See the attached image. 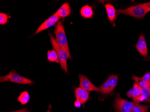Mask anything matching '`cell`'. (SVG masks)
Listing matches in <instances>:
<instances>
[{"label":"cell","mask_w":150,"mask_h":112,"mask_svg":"<svg viewBox=\"0 0 150 112\" xmlns=\"http://www.w3.org/2000/svg\"><path fill=\"white\" fill-rule=\"evenodd\" d=\"M132 79L135 81V82L138 84L140 87L142 89H145V90L149 91L150 89V84L146 82L145 81L142 80V78H139L137 76L133 75L132 77Z\"/></svg>","instance_id":"obj_15"},{"label":"cell","mask_w":150,"mask_h":112,"mask_svg":"<svg viewBox=\"0 0 150 112\" xmlns=\"http://www.w3.org/2000/svg\"><path fill=\"white\" fill-rule=\"evenodd\" d=\"M144 5L145 6L146 8V11L148 13L150 11V1L149 2H146V3H144Z\"/></svg>","instance_id":"obj_23"},{"label":"cell","mask_w":150,"mask_h":112,"mask_svg":"<svg viewBox=\"0 0 150 112\" xmlns=\"http://www.w3.org/2000/svg\"><path fill=\"white\" fill-rule=\"evenodd\" d=\"M0 81L1 82H11L21 85H32L33 81L31 80L18 75L14 70H12L6 75L1 76Z\"/></svg>","instance_id":"obj_4"},{"label":"cell","mask_w":150,"mask_h":112,"mask_svg":"<svg viewBox=\"0 0 150 112\" xmlns=\"http://www.w3.org/2000/svg\"><path fill=\"white\" fill-rule=\"evenodd\" d=\"M8 16L6 13H0V24L4 25L8 21Z\"/></svg>","instance_id":"obj_21"},{"label":"cell","mask_w":150,"mask_h":112,"mask_svg":"<svg viewBox=\"0 0 150 112\" xmlns=\"http://www.w3.org/2000/svg\"><path fill=\"white\" fill-rule=\"evenodd\" d=\"M50 39L52 44V46L54 47V49L57 52L59 57V63L61 68L65 72H68L67 66V59H70L69 55L66 51L59 44L56 39L52 36L51 33H49Z\"/></svg>","instance_id":"obj_1"},{"label":"cell","mask_w":150,"mask_h":112,"mask_svg":"<svg viewBox=\"0 0 150 112\" xmlns=\"http://www.w3.org/2000/svg\"><path fill=\"white\" fill-rule=\"evenodd\" d=\"M60 18L55 13L54 15L46 19L44 22L41 24V25L38 28L34 35L38 34L39 33L42 32L46 29H48L50 27H51L52 26L55 25L56 23H58Z\"/></svg>","instance_id":"obj_7"},{"label":"cell","mask_w":150,"mask_h":112,"mask_svg":"<svg viewBox=\"0 0 150 112\" xmlns=\"http://www.w3.org/2000/svg\"><path fill=\"white\" fill-rule=\"evenodd\" d=\"M141 93L140 101H145L147 102H150V93L149 91L141 88Z\"/></svg>","instance_id":"obj_19"},{"label":"cell","mask_w":150,"mask_h":112,"mask_svg":"<svg viewBox=\"0 0 150 112\" xmlns=\"http://www.w3.org/2000/svg\"><path fill=\"white\" fill-rule=\"evenodd\" d=\"M150 108V106L140 105L139 104L135 103L130 112H147Z\"/></svg>","instance_id":"obj_18"},{"label":"cell","mask_w":150,"mask_h":112,"mask_svg":"<svg viewBox=\"0 0 150 112\" xmlns=\"http://www.w3.org/2000/svg\"><path fill=\"white\" fill-rule=\"evenodd\" d=\"M149 92H150V90H149Z\"/></svg>","instance_id":"obj_28"},{"label":"cell","mask_w":150,"mask_h":112,"mask_svg":"<svg viewBox=\"0 0 150 112\" xmlns=\"http://www.w3.org/2000/svg\"><path fill=\"white\" fill-rule=\"evenodd\" d=\"M98 88L100 89V92L104 94H110L111 93L110 87L107 81L104 82Z\"/></svg>","instance_id":"obj_20"},{"label":"cell","mask_w":150,"mask_h":112,"mask_svg":"<svg viewBox=\"0 0 150 112\" xmlns=\"http://www.w3.org/2000/svg\"><path fill=\"white\" fill-rule=\"evenodd\" d=\"M117 11L121 14L137 18H143L147 13L144 4L132 6L125 9H120Z\"/></svg>","instance_id":"obj_3"},{"label":"cell","mask_w":150,"mask_h":112,"mask_svg":"<svg viewBox=\"0 0 150 112\" xmlns=\"http://www.w3.org/2000/svg\"><path fill=\"white\" fill-rule=\"evenodd\" d=\"M50 111H51V106H50V105H49V108L47 110V112H50Z\"/></svg>","instance_id":"obj_27"},{"label":"cell","mask_w":150,"mask_h":112,"mask_svg":"<svg viewBox=\"0 0 150 112\" xmlns=\"http://www.w3.org/2000/svg\"><path fill=\"white\" fill-rule=\"evenodd\" d=\"M74 106H75L76 107L78 108H80L81 107L82 104L79 101L77 100L74 102Z\"/></svg>","instance_id":"obj_24"},{"label":"cell","mask_w":150,"mask_h":112,"mask_svg":"<svg viewBox=\"0 0 150 112\" xmlns=\"http://www.w3.org/2000/svg\"><path fill=\"white\" fill-rule=\"evenodd\" d=\"M47 59L49 61H50V62H56V63L59 62L57 52L54 49L48 51Z\"/></svg>","instance_id":"obj_17"},{"label":"cell","mask_w":150,"mask_h":112,"mask_svg":"<svg viewBox=\"0 0 150 112\" xmlns=\"http://www.w3.org/2000/svg\"><path fill=\"white\" fill-rule=\"evenodd\" d=\"M30 97L29 93L26 91L22 92L17 99V101L19 102L22 105L27 104L30 100Z\"/></svg>","instance_id":"obj_16"},{"label":"cell","mask_w":150,"mask_h":112,"mask_svg":"<svg viewBox=\"0 0 150 112\" xmlns=\"http://www.w3.org/2000/svg\"><path fill=\"white\" fill-rule=\"evenodd\" d=\"M80 13L81 15L85 18H91L93 16V12L92 8L88 5H86L82 7Z\"/></svg>","instance_id":"obj_13"},{"label":"cell","mask_w":150,"mask_h":112,"mask_svg":"<svg viewBox=\"0 0 150 112\" xmlns=\"http://www.w3.org/2000/svg\"><path fill=\"white\" fill-rule=\"evenodd\" d=\"M136 48L142 56L145 57L147 56L148 55L147 45L144 35L141 34L140 36L139 40L136 44Z\"/></svg>","instance_id":"obj_8"},{"label":"cell","mask_w":150,"mask_h":112,"mask_svg":"<svg viewBox=\"0 0 150 112\" xmlns=\"http://www.w3.org/2000/svg\"><path fill=\"white\" fill-rule=\"evenodd\" d=\"M30 112L29 110H28L26 108H23V109H20V110H17V111H12V112Z\"/></svg>","instance_id":"obj_26"},{"label":"cell","mask_w":150,"mask_h":112,"mask_svg":"<svg viewBox=\"0 0 150 112\" xmlns=\"http://www.w3.org/2000/svg\"><path fill=\"white\" fill-rule=\"evenodd\" d=\"M75 94L76 100L81 104L86 103L90 97L89 92L80 87L75 88Z\"/></svg>","instance_id":"obj_9"},{"label":"cell","mask_w":150,"mask_h":112,"mask_svg":"<svg viewBox=\"0 0 150 112\" xmlns=\"http://www.w3.org/2000/svg\"><path fill=\"white\" fill-rule=\"evenodd\" d=\"M80 80V87L88 92L92 91H96L100 92V89L95 86L93 83L88 80L87 77L84 75L80 74L79 75Z\"/></svg>","instance_id":"obj_6"},{"label":"cell","mask_w":150,"mask_h":112,"mask_svg":"<svg viewBox=\"0 0 150 112\" xmlns=\"http://www.w3.org/2000/svg\"><path fill=\"white\" fill-rule=\"evenodd\" d=\"M108 18L110 23H113L117 18V11L112 4H107L105 5Z\"/></svg>","instance_id":"obj_10"},{"label":"cell","mask_w":150,"mask_h":112,"mask_svg":"<svg viewBox=\"0 0 150 112\" xmlns=\"http://www.w3.org/2000/svg\"><path fill=\"white\" fill-rule=\"evenodd\" d=\"M55 13L60 18H65L69 15L71 13V8L69 3L67 2L64 3Z\"/></svg>","instance_id":"obj_11"},{"label":"cell","mask_w":150,"mask_h":112,"mask_svg":"<svg viewBox=\"0 0 150 112\" xmlns=\"http://www.w3.org/2000/svg\"><path fill=\"white\" fill-rule=\"evenodd\" d=\"M141 88L136 82L134 83L133 87V100L134 103L139 104L140 101V98L141 96Z\"/></svg>","instance_id":"obj_12"},{"label":"cell","mask_w":150,"mask_h":112,"mask_svg":"<svg viewBox=\"0 0 150 112\" xmlns=\"http://www.w3.org/2000/svg\"><path fill=\"white\" fill-rule=\"evenodd\" d=\"M135 103L126 101L122 98H117L115 101L114 105L118 112H130Z\"/></svg>","instance_id":"obj_5"},{"label":"cell","mask_w":150,"mask_h":112,"mask_svg":"<svg viewBox=\"0 0 150 112\" xmlns=\"http://www.w3.org/2000/svg\"><path fill=\"white\" fill-rule=\"evenodd\" d=\"M118 77L116 75H111L107 80V82L109 86L111 92H112L117 84Z\"/></svg>","instance_id":"obj_14"},{"label":"cell","mask_w":150,"mask_h":112,"mask_svg":"<svg viewBox=\"0 0 150 112\" xmlns=\"http://www.w3.org/2000/svg\"><path fill=\"white\" fill-rule=\"evenodd\" d=\"M127 96L129 98H132L133 97V89H130L127 92Z\"/></svg>","instance_id":"obj_25"},{"label":"cell","mask_w":150,"mask_h":112,"mask_svg":"<svg viewBox=\"0 0 150 112\" xmlns=\"http://www.w3.org/2000/svg\"><path fill=\"white\" fill-rule=\"evenodd\" d=\"M142 79L144 80V81L147 83L150 84V72H148L146 73L143 76H142Z\"/></svg>","instance_id":"obj_22"},{"label":"cell","mask_w":150,"mask_h":112,"mask_svg":"<svg viewBox=\"0 0 150 112\" xmlns=\"http://www.w3.org/2000/svg\"><path fill=\"white\" fill-rule=\"evenodd\" d=\"M54 34L56 36V41L69 54L70 59H71V55L69 49V44L67 42V38L65 32L64 27L62 22L59 21L56 24Z\"/></svg>","instance_id":"obj_2"}]
</instances>
